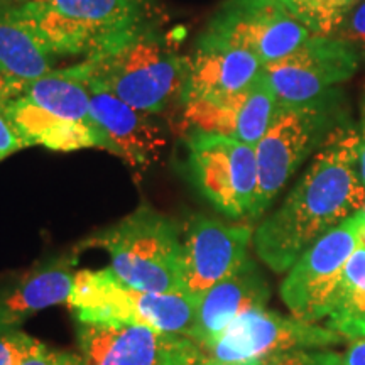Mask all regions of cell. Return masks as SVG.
<instances>
[{"mask_svg": "<svg viewBox=\"0 0 365 365\" xmlns=\"http://www.w3.org/2000/svg\"><path fill=\"white\" fill-rule=\"evenodd\" d=\"M171 336L139 325L78 323L83 365H161Z\"/></svg>", "mask_w": 365, "mask_h": 365, "instance_id": "obj_18", "label": "cell"}, {"mask_svg": "<svg viewBox=\"0 0 365 365\" xmlns=\"http://www.w3.org/2000/svg\"><path fill=\"white\" fill-rule=\"evenodd\" d=\"M362 210H364V212H365V205H364V208H362Z\"/></svg>", "mask_w": 365, "mask_h": 365, "instance_id": "obj_35", "label": "cell"}, {"mask_svg": "<svg viewBox=\"0 0 365 365\" xmlns=\"http://www.w3.org/2000/svg\"><path fill=\"white\" fill-rule=\"evenodd\" d=\"M86 245L103 249L113 274L125 284L150 293H181L180 232L149 205L90 237Z\"/></svg>", "mask_w": 365, "mask_h": 365, "instance_id": "obj_4", "label": "cell"}, {"mask_svg": "<svg viewBox=\"0 0 365 365\" xmlns=\"http://www.w3.org/2000/svg\"><path fill=\"white\" fill-rule=\"evenodd\" d=\"M344 340L327 327L255 308L239 314L225 330L200 346L223 362H249L293 350L325 349Z\"/></svg>", "mask_w": 365, "mask_h": 365, "instance_id": "obj_11", "label": "cell"}, {"mask_svg": "<svg viewBox=\"0 0 365 365\" xmlns=\"http://www.w3.org/2000/svg\"><path fill=\"white\" fill-rule=\"evenodd\" d=\"M261 365H344V357L331 350L303 349L264 359Z\"/></svg>", "mask_w": 365, "mask_h": 365, "instance_id": "obj_26", "label": "cell"}, {"mask_svg": "<svg viewBox=\"0 0 365 365\" xmlns=\"http://www.w3.org/2000/svg\"><path fill=\"white\" fill-rule=\"evenodd\" d=\"M185 140L186 171L198 193L230 220L249 218L259 186L254 145L208 134Z\"/></svg>", "mask_w": 365, "mask_h": 365, "instance_id": "obj_9", "label": "cell"}, {"mask_svg": "<svg viewBox=\"0 0 365 365\" xmlns=\"http://www.w3.org/2000/svg\"><path fill=\"white\" fill-rule=\"evenodd\" d=\"M262 360L249 362H223L212 357L196 341L188 336L173 335L166 350H164L161 365H261Z\"/></svg>", "mask_w": 365, "mask_h": 365, "instance_id": "obj_23", "label": "cell"}, {"mask_svg": "<svg viewBox=\"0 0 365 365\" xmlns=\"http://www.w3.org/2000/svg\"><path fill=\"white\" fill-rule=\"evenodd\" d=\"M0 2H7V0H0Z\"/></svg>", "mask_w": 365, "mask_h": 365, "instance_id": "obj_34", "label": "cell"}, {"mask_svg": "<svg viewBox=\"0 0 365 365\" xmlns=\"http://www.w3.org/2000/svg\"><path fill=\"white\" fill-rule=\"evenodd\" d=\"M22 91L24 90H22L21 86L12 83V81L9 80L2 71H0V105H6L11 102V100L17 98Z\"/></svg>", "mask_w": 365, "mask_h": 365, "instance_id": "obj_31", "label": "cell"}, {"mask_svg": "<svg viewBox=\"0 0 365 365\" xmlns=\"http://www.w3.org/2000/svg\"><path fill=\"white\" fill-rule=\"evenodd\" d=\"M365 212L359 210L319 237L293 264L281 284V299L291 317L308 323L325 322L341 274L359 247Z\"/></svg>", "mask_w": 365, "mask_h": 365, "instance_id": "obj_10", "label": "cell"}, {"mask_svg": "<svg viewBox=\"0 0 365 365\" xmlns=\"http://www.w3.org/2000/svg\"><path fill=\"white\" fill-rule=\"evenodd\" d=\"M88 91L91 117L110 143L112 154L124 159L135 176H143L159 161L166 145V137L154 115L130 107L108 91Z\"/></svg>", "mask_w": 365, "mask_h": 365, "instance_id": "obj_15", "label": "cell"}, {"mask_svg": "<svg viewBox=\"0 0 365 365\" xmlns=\"http://www.w3.org/2000/svg\"><path fill=\"white\" fill-rule=\"evenodd\" d=\"M341 357L344 365H365V336L354 340Z\"/></svg>", "mask_w": 365, "mask_h": 365, "instance_id": "obj_29", "label": "cell"}, {"mask_svg": "<svg viewBox=\"0 0 365 365\" xmlns=\"http://www.w3.org/2000/svg\"><path fill=\"white\" fill-rule=\"evenodd\" d=\"M43 346V341L27 335L21 328L2 331L0 333V365H22Z\"/></svg>", "mask_w": 365, "mask_h": 365, "instance_id": "obj_24", "label": "cell"}, {"mask_svg": "<svg viewBox=\"0 0 365 365\" xmlns=\"http://www.w3.org/2000/svg\"><path fill=\"white\" fill-rule=\"evenodd\" d=\"M56 56L48 51L14 4L0 2V71L22 90L54 71Z\"/></svg>", "mask_w": 365, "mask_h": 365, "instance_id": "obj_20", "label": "cell"}, {"mask_svg": "<svg viewBox=\"0 0 365 365\" xmlns=\"http://www.w3.org/2000/svg\"><path fill=\"white\" fill-rule=\"evenodd\" d=\"M180 132L222 135L254 145L266 134L276 113L277 102L272 91L259 78L247 88L218 98L181 103Z\"/></svg>", "mask_w": 365, "mask_h": 365, "instance_id": "obj_14", "label": "cell"}, {"mask_svg": "<svg viewBox=\"0 0 365 365\" xmlns=\"http://www.w3.org/2000/svg\"><path fill=\"white\" fill-rule=\"evenodd\" d=\"M252 227L205 215L190 218L181 240V293L196 304L212 286L230 276L249 259Z\"/></svg>", "mask_w": 365, "mask_h": 365, "instance_id": "obj_13", "label": "cell"}, {"mask_svg": "<svg viewBox=\"0 0 365 365\" xmlns=\"http://www.w3.org/2000/svg\"><path fill=\"white\" fill-rule=\"evenodd\" d=\"M360 113H362V118H360V129H359V175H360V181H362L364 188H365V91H364V98H362V105H360Z\"/></svg>", "mask_w": 365, "mask_h": 365, "instance_id": "obj_30", "label": "cell"}, {"mask_svg": "<svg viewBox=\"0 0 365 365\" xmlns=\"http://www.w3.org/2000/svg\"><path fill=\"white\" fill-rule=\"evenodd\" d=\"M331 36L344 41L357 54L360 61H365V0L346 14L345 19Z\"/></svg>", "mask_w": 365, "mask_h": 365, "instance_id": "obj_25", "label": "cell"}, {"mask_svg": "<svg viewBox=\"0 0 365 365\" xmlns=\"http://www.w3.org/2000/svg\"><path fill=\"white\" fill-rule=\"evenodd\" d=\"M271 296L257 264L247 259L230 276L212 286L196 304L195 323L188 339L203 344L230 325L239 314L264 308Z\"/></svg>", "mask_w": 365, "mask_h": 365, "instance_id": "obj_16", "label": "cell"}, {"mask_svg": "<svg viewBox=\"0 0 365 365\" xmlns=\"http://www.w3.org/2000/svg\"><path fill=\"white\" fill-rule=\"evenodd\" d=\"M359 129L349 120L328 135L312 166L254 232V247L274 272H287L319 237L365 205Z\"/></svg>", "mask_w": 365, "mask_h": 365, "instance_id": "obj_1", "label": "cell"}, {"mask_svg": "<svg viewBox=\"0 0 365 365\" xmlns=\"http://www.w3.org/2000/svg\"><path fill=\"white\" fill-rule=\"evenodd\" d=\"M325 327L344 339L365 336V244H360L346 262Z\"/></svg>", "mask_w": 365, "mask_h": 365, "instance_id": "obj_21", "label": "cell"}, {"mask_svg": "<svg viewBox=\"0 0 365 365\" xmlns=\"http://www.w3.org/2000/svg\"><path fill=\"white\" fill-rule=\"evenodd\" d=\"M16 11L56 58H86L148 21L145 0H24Z\"/></svg>", "mask_w": 365, "mask_h": 365, "instance_id": "obj_5", "label": "cell"}, {"mask_svg": "<svg viewBox=\"0 0 365 365\" xmlns=\"http://www.w3.org/2000/svg\"><path fill=\"white\" fill-rule=\"evenodd\" d=\"M309 36L282 0H225L196 46L239 49L264 66L293 53Z\"/></svg>", "mask_w": 365, "mask_h": 365, "instance_id": "obj_8", "label": "cell"}, {"mask_svg": "<svg viewBox=\"0 0 365 365\" xmlns=\"http://www.w3.org/2000/svg\"><path fill=\"white\" fill-rule=\"evenodd\" d=\"M185 56L173 41L143 24L70 66L88 88L115 95L139 110L161 113L180 98Z\"/></svg>", "mask_w": 365, "mask_h": 365, "instance_id": "obj_2", "label": "cell"}, {"mask_svg": "<svg viewBox=\"0 0 365 365\" xmlns=\"http://www.w3.org/2000/svg\"><path fill=\"white\" fill-rule=\"evenodd\" d=\"M308 2L309 0H282V4H284V6L289 9L291 12H293V16L296 17V19H298L299 14L304 11V7L308 6Z\"/></svg>", "mask_w": 365, "mask_h": 365, "instance_id": "obj_32", "label": "cell"}, {"mask_svg": "<svg viewBox=\"0 0 365 365\" xmlns=\"http://www.w3.org/2000/svg\"><path fill=\"white\" fill-rule=\"evenodd\" d=\"M360 59L335 36L312 34L299 48L264 65L261 78L277 105L313 102L357 73Z\"/></svg>", "mask_w": 365, "mask_h": 365, "instance_id": "obj_12", "label": "cell"}, {"mask_svg": "<svg viewBox=\"0 0 365 365\" xmlns=\"http://www.w3.org/2000/svg\"><path fill=\"white\" fill-rule=\"evenodd\" d=\"M68 304L78 323L139 325L188 336L196 303L185 293H150L118 279L110 267L83 269L75 276Z\"/></svg>", "mask_w": 365, "mask_h": 365, "instance_id": "obj_7", "label": "cell"}, {"mask_svg": "<svg viewBox=\"0 0 365 365\" xmlns=\"http://www.w3.org/2000/svg\"><path fill=\"white\" fill-rule=\"evenodd\" d=\"M360 0H309L298 21L312 34L331 36Z\"/></svg>", "mask_w": 365, "mask_h": 365, "instance_id": "obj_22", "label": "cell"}, {"mask_svg": "<svg viewBox=\"0 0 365 365\" xmlns=\"http://www.w3.org/2000/svg\"><path fill=\"white\" fill-rule=\"evenodd\" d=\"M6 108L29 148L43 145L61 153L95 148L112 153L91 117L90 91L70 68L54 70L27 85Z\"/></svg>", "mask_w": 365, "mask_h": 365, "instance_id": "obj_3", "label": "cell"}, {"mask_svg": "<svg viewBox=\"0 0 365 365\" xmlns=\"http://www.w3.org/2000/svg\"><path fill=\"white\" fill-rule=\"evenodd\" d=\"M22 365H83V360L80 354L51 350L44 345L39 352L31 355Z\"/></svg>", "mask_w": 365, "mask_h": 365, "instance_id": "obj_28", "label": "cell"}, {"mask_svg": "<svg viewBox=\"0 0 365 365\" xmlns=\"http://www.w3.org/2000/svg\"><path fill=\"white\" fill-rule=\"evenodd\" d=\"M27 148L29 145L9 115L6 105H0V161Z\"/></svg>", "mask_w": 365, "mask_h": 365, "instance_id": "obj_27", "label": "cell"}, {"mask_svg": "<svg viewBox=\"0 0 365 365\" xmlns=\"http://www.w3.org/2000/svg\"><path fill=\"white\" fill-rule=\"evenodd\" d=\"M261 70L262 63L245 51L196 46L182 61L180 102L188 103L237 93L252 85Z\"/></svg>", "mask_w": 365, "mask_h": 365, "instance_id": "obj_17", "label": "cell"}, {"mask_svg": "<svg viewBox=\"0 0 365 365\" xmlns=\"http://www.w3.org/2000/svg\"><path fill=\"white\" fill-rule=\"evenodd\" d=\"M360 242H362V244H365V222H364V225H362V234H360Z\"/></svg>", "mask_w": 365, "mask_h": 365, "instance_id": "obj_33", "label": "cell"}, {"mask_svg": "<svg viewBox=\"0 0 365 365\" xmlns=\"http://www.w3.org/2000/svg\"><path fill=\"white\" fill-rule=\"evenodd\" d=\"M339 91L313 102L277 105L266 134L255 144L259 186L249 220H257L314 149L344 124Z\"/></svg>", "mask_w": 365, "mask_h": 365, "instance_id": "obj_6", "label": "cell"}, {"mask_svg": "<svg viewBox=\"0 0 365 365\" xmlns=\"http://www.w3.org/2000/svg\"><path fill=\"white\" fill-rule=\"evenodd\" d=\"M76 259L46 262L0 287V333L21 328L33 314L68 301L75 284Z\"/></svg>", "mask_w": 365, "mask_h": 365, "instance_id": "obj_19", "label": "cell"}]
</instances>
